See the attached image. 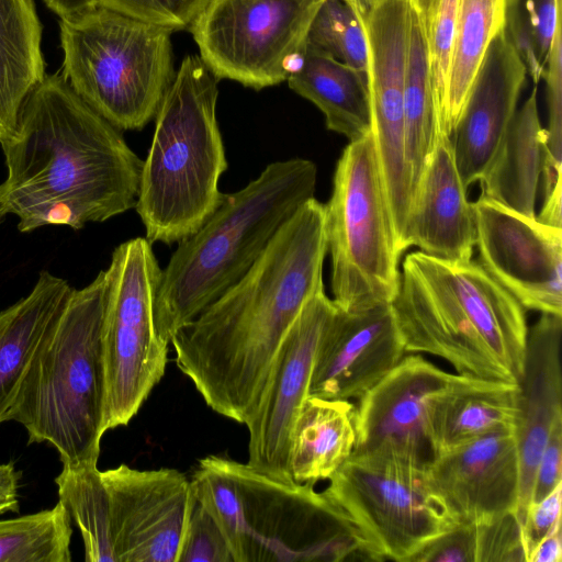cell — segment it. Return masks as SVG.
<instances>
[{"instance_id":"8d00e7d4","label":"cell","mask_w":562,"mask_h":562,"mask_svg":"<svg viewBox=\"0 0 562 562\" xmlns=\"http://www.w3.org/2000/svg\"><path fill=\"white\" fill-rule=\"evenodd\" d=\"M209 0H101L100 5L169 30L189 29Z\"/></svg>"},{"instance_id":"7a4b0ae2","label":"cell","mask_w":562,"mask_h":562,"mask_svg":"<svg viewBox=\"0 0 562 562\" xmlns=\"http://www.w3.org/2000/svg\"><path fill=\"white\" fill-rule=\"evenodd\" d=\"M1 147L4 199L20 232L80 229L135 207L143 160L58 74L33 90Z\"/></svg>"},{"instance_id":"ffe728a7","label":"cell","mask_w":562,"mask_h":562,"mask_svg":"<svg viewBox=\"0 0 562 562\" xmlns=\"http://www.w3.org/2000/svg\"><path fill=\"white\" fill-rule=\"evenodd\" d=\"M526 67L503 29L491 42L451 133L456 164L468 188L480 182L516 113Z\"/></svg>"},{"instance_id":"30bf717a","label":"cell","mask_w":562,"mask_h":562,"mask_svg":"<svg viewBox=\"0 0 562 562\" xmlns=\"http://www.w3.org/2000/svg\"><path fill=\"white\" fill-rule=\"evenodd\" d=\"M426 462L385 452H352L324 494L352 527L367 559L412 562L454 525L429 493Z\"/></svg>"},{"instance_id":"ab89813d","label":"cell","mask_w":562,"mask_h":562,"mask_svg":"<svg viewBox=\"0 0 562 562\" xmlns=\"http://www.w3.org/2000/svg\"><path fill=\"white\" fill-rule=\"evenodd\" d=\"M19 480L13 463H0V515L19 512Z\"/></svg>"},{"instance_id":"f35d334b","label":"cell","mask_w":562,"mask_h":562,"mask_svg":"<svg viewBox=\"0 0 562 562\" xmlns=\"http://www.w3.org/2000/svg\"><path fill=\"white\" fill-rule=\"evenodd\" d=\"M560 483H562V417L552 425L540 454L530 503L542 499Z\"/></svg>"},{"instance_id":"4dcf8cb0","label":"cell","mask_w":562,"mask_h":562,"mask_svg":"<svg viewBox=\"0 0 562 562\" xmlns=\"http://www.w3.org/2000/svg\"><path fill=\"white\" fill-rule=\"evenodd\" d=\"M97 465H63L55 483L59 501L80 530L85 560L115 562L110 502Z\"/></svg>"},{"instance_id":"e575fe53","label":"cell","mask_w":562,"mask_h":562,"mask_svg":"<svg viewBox=\"0 0 562 562\" xmlns=\"http://www.w3.org/2000/svg\"><path fill=\"white\" fill-rule=\"evenodd\" d=\"M407 1L418 21L425 42L439 123L447 128L445 102L459 0Z\"/></svg>"},{"instance_id":"5b68a950","label":"cell","mask_w":562,"mask_h":562,"mask_svg":"<svg viewBox=\"0 0 562 562\" xmlns=\"http://www.w3.org/2000/svg\"><path fill=\"white\" fill-rule=\"evenodd\" d=\"M234 562L344 561L364 555L336 505L313 484L281 481L247 463L207 456L190 479Z\"/></svg>"},{"instance_id":"484cf974","label":"cell","mask_w":562,"mask_h":562,"mask_svg":"<svg viewBox=\"0 0 562 562\" xmlns=\"http://www.w3.org/2000/svg\"><path fill=\"white\" fill-rule=\"evenodd\" d=\"M41 40L33 0H0V145L14 136L27 98L45 77Z\"/></svg>"},{"instance_id":"4316f807","label":"cell","mask_w":562,"mask_h":562,"mask_svg":"<svg viewBox=\"0 0 562 562\" xmlns=\"http://www.w3.org/2000/svg\"><path fill=\"white\" fill-rule=\"evenodd\" d=\"M546 137L535 88L516 110L493 161L481 179V195L536 216V193L542 172Z\"/></svg>"},{"instance_id":"74e56055","label":"cell","mask_w":562,"mask_h":562,"mask_svg":"<svg viewBox=\"0 0 562 562\" xmlns=\"http://www.w3.org/2000/svg\"><path fill=\"white\" fill-rule=\"evenodd\" d=\"M562 483L542 499L530 503L521 525V541L526 562L538 542L562 525Z\"/></svg>"},{"instance_id":"44dd1931","label":"cell","mask_w":562,"mask_h":562,"mask_svg":"<svg viewBox=\"0 0 562 562\" xmlns=\"http://www.w3.org/2000/svg\"><path fill=\"white\" fill-rule=\"evenodd\" d=\"M458 170L451 135L438 125L407 223L405 247L447 261L472 260L476 231L472 202Z\"/></svg>"},{"instance_id":"7402d4cb","label":"cell","mask_w":562,"mask_h":562,"mask_svg":"<svg viewBox=\"0 0 562 562\" xmlns=\"http://www.w3.org/2000/svg\"><path fill=\"white\" fill-rule=\"evenodd\" d=\"M562 316L541 314L528 327L524 371L519 384L516 437L519 493L516 517L524 522L531 501L536 468L554 422L562 417Z\"/></svg>"},{"instance_id":"7c38bea8","label":"cell","mask_w":562,"mask_h":562,"mask_svg":"<svg viewBox=\"0 0 562 562\" xmlns=\"http://www.w3.org/2000/svg\"><path fill=\"white\" fill-rule=\"evenodd\" d=\"M324 0H209L189 27L217 78L256 90L286 80Z\"/></svg>"},{"instance_id":"836d02e7","label":"cell","mask_w":562,"mask_h":562,"mask_svg":"<svg viewBox=\"0 0 562 562\" xmlns=\"http://www.w3.org/2000/svg\"><path fill=\"white\" fill-rule=\"evenodd\" d=\"M304 47L369 75V46L360 13L346 0H324Z\"/></svg>"},{"instance_id":"8fae6325","label":"cell","mask_w":562,"mask_h":562,"mask_svg":"<svg viewBox=\"0 0 562 562\" xmlns=\"http://www.w3.org/2000/svg\"><path fill=\"white\" fill-rule=\"evenodd\" d=\"M102 326L104 432L127 425L165 374L169 342L157 333L154 303L161 269L151 243L119 245L105 270Z\"/></svg>"},{"instance_id":"9c48e42d","label":"cell","mask_w":562,"mask_h":562,"mask_svg":"<svg viewBox=\"0 0 562 562\" xmlns=\"http://www.w3.org/2000/svg\"><path fill=\"white\" fill-rule=\"evenodd\" d=\"M324 213L337 307L359 312L391 304L401 254L372 133L342 150Z\"/></svg>"},{"instance_id":"60d3db41","label":"cell","mask_w":562,"mask_h":562,"mask_svg":"<svg viewBox=\"0 0 562 562\" xmlns=\"http://www.w3.org/2000/svg\"><path fill=\"white\" fill-rule=\"evenodd\" d=\"M561 560L562 525L538 542L527 562H561Z\"/></svg>"},{"instance_id":"ba28073f","label":"cell","mask_w":562,"mask_h":562,"mask_svg":"<svg viewBox=\"0 0 562 562\" xmlns=\"http://www.w3.org/2000/svg\"><path fill=\"white\" fill-rule=\"evenodd\" d=\"M63 78L120 131L157 114L173 74L172 31L99 5L59 21Z\"/></svg>"},{"instance_id":"3957f363","label":"cell","mask_w":562,"mask_h":562,"mask_svg":"<svg viewBox=\"0 0 562 562\" xmlns=\"http://www.w3.org/2000/svg\"><path fill=\"white\" fill-rule=\"evenodd\" d=\"M391 306L406 352L439 357L460 375L520 382L525 308L477 261L408 254Z\"/></svg>"},{"instance_id":"ac0fdd59","label":"cell","mask_w":562,"mask_h":562,"mask_svg":"<svg viewBox=\"0 0 562 562\" xmlns=\"http://www.w3.org/2000/svg\"><path fill=\"white\" fill-rule=\"evenodd\" d=\"M449 373L420 353L402 360L355 405L356 446L352 452H385L427 462L432 398L450 382Z\"/></svg>"},{"instance_id":"603a6c76","label":"cell","mask_w":562,"mask_h":562,"mask_svg":"<svg viewBox=\"0 0 562 562\" xmlns=\"http://www.w3.org/2000/svg\"><path fill=\"white\" fill-rule=\"evenodd\" d=\"M519 384L453 374L427 417L431 457L507 426H516Z\"/></svg>"},{"instance_id":"d6986e66","label":"cell","mask_w":562,"mask_h":562,"mask_svg":"<svg viewBox=\"0 0 562 562\" xmlns=\"http://www.w3.org/2000/svg\"><path fill=\"white\" fill-rule=\"evenodd\" d=\"M405 353L391 304L359 312L337 307L317 349L308 396L358 400Z\"/></svg>"},{"instance_id":"b9f144b4","label":"cell","mask_w":562,"mask_h":562,"mask_svg":"<svg viewBox=\"0 0 562 562\" xmlns=\"http://www.w3.org/2000/svg\"><path fill=\"white\" fill-rule=\"evenodd\" d=\"M561 200L562 184L558 186L544 198L543 205L537 218L547 225L562 228Z\"/></svg>"},{"instance_id":"52a82bcc","label":"cell","mask_w":562,"mask_h":562,"mask_svg":"<svg viewBox=\"0 0 562 562\" xmlns=\"http://www.w3.org/2000/svg\"><path fill=\"white\" fill-rule=\"evenodd\" d=\"M217 78L188 55L165 93L135 204L146 238L173 244L193 234L224 199L227 169L216 120Z\"/></svg>"},{"instance_id":"83f0119b","label":"cell","mask_w":562,"mask_h":562,"mask_svg":"<svg viewBox=\"0 0 562 562\" xmlns=\"http://www.w3.org/2000/svg\"><path fill=\"white\" fill-rule=\"evenodd\" d=\"M355 404L307 396L292 428L289 471L296 483L315 485L330 476L356 446Z\"/></svg>"},{"instance_id":"8992f818","label":"cell","mask_w":562,"mask_h":562,"mask_svg":"<svg viewBox=\"0 0 562 562\" xmlns=\"http://www.w3.org/2000/svg\"><path fill=\"white\" fill-rule=\"evenodd\" d=\"M106 289L102 270L71 291L40 341L7 416L24 427L29 443L52 445L63 465L98 463L100 456Z\"/></svg>"},{"instance_id":"2e32d148","label":"cell","mask_w":562,"mask_h":562,"mask_svg":"<svg viewBox=\"0 0 562 562\" xmlns=\"http://www.w3.org/2000/svg\"><path fill=\"white\" fill-rule=\"evenodd\" d=\"M106 488L115 562H177L194 503L190 479L177 469L101 471Z\"/></svg>"},{"instance_id":"f1b7e54d","label":"cell","mask_w":562,"mask_h":562,"mask_svg":"<svg viewBox=\"0 0 562 562\" xmlns=\"http://www.w3.org/2000/svg\"><path fill=\"white\" fill-rule=\"evenodd\" d=\"M438 125L439 113L425 42L418 21L409 8L404 86V137L405 161L413 200L431 155Z\"/></svg>"},{"instance_id":"277c9868","label":"cell","mask_w":562,"mask_h":562,"mask_svg":"<svg viewBox=\"0 0 562 562\" xmlns=\"http://www.w3.org/2000/svg\"><path fill=\"white\" fill-rule=\"evenodd\" d=\"M316 165L304 158L269 164L243 189L224 195L210 217L181 239L161 270L154 303L161 339L171 338L254 266L282 225L314 198Z\"/></svg>"},{"instance_id":"7bdbcfd3","label":"cell","mask_w":562,"mask_h":562,"mask_svg":"<svg viewBox=\"0 0 562 562\" xmlns=\"http://www.w3.org/2000/svg\"><path fill=\"white\" fill-rule=\"evenodd\" d=\"M45 4L60 19L92 10L101 0H44Z\"/></svg>"},{"instance_id":"d590c367","label":"cell","mask_w":562,"mask_h":562,"mask_svg":"<svg viewBox=\"0 0 562 562\" xmlns=\"http://www.w3.org/2000/svg\"><path fill=\"white\" fill-rule=\"evenodd\" d=\"M177 562H234L220 526L195 497L187 520Z\"/></svg>"},{"instance_id":"1f68e13d","label":"cell","mask_w":562,"mask_h":562,"mask_svg":"<svg viewBox=\"0 0 562 562\" xmlns=\"http://www.w3.org/2000/svg\"><path fill=\"white\" fill-rule=\"evenodd\" d=\"M63 502L49 509L0 520V562H69L72 528Z\"/></svg>"},{"instance_id":"5bb4252c","label":"cell","mask_w":562,"mask_h":562,"mask_svg":"<svg viewBox=\"0 0 562 562\" xmlns=\"http://www.w3.org/2000/svg\"><path fill=\"white\" fill-rule=\"evenodd\" d=\"M336 310L324 286L306 302L285 335L260 397L245 422L249 432L246 463L262 474L293 481L289 471L291 432L308 396L319 342Z\"/></svg>"},{"instance_id":"d6a6232c","label":"cell","mask_w":562,"mask_h":562,"mask_svg":"<svg viewBox=\"0 0 562 562\" xmlns=\"http://www.w3.org/2000/svg\"><path fill=\"white\" fill-rule=\"evenodd\" d=\"M560 0H505V32L537 85L559 35Z\"/></svg>"},{"instance_id":"4fadbf2b","label":"cell","mask_w":562,"mask_h":562,"mask_svg":"<svg viewBox=\"0 0 562 562\" xmlns=\"http://www.w3.org/2000/svg\"><path fill=\"white\" fill-rule=\"evenodd\" d=\"M363 22L369 46L372 134L402 255L406 250L405 237L413 201L404 137L408 1L383 0Z\"/></svg>"},{"instance_id":"9a60e30c","label":"cell","mask_w":562,"mask_h":562,"mask_svg":"<svg viewBox=\"0 0 562 562\" xmlns=\"http://www.w3.org/2000/svg\"><path fill=\"white\" fill-rule=\"evenodd\" d=\"M472 205L482 268L525 310L562 316V228L481 194Z\"/></svg>"},{"instance_id":"f6af8a7d","label":"cell","mask_w":562,"mask_h":562,"mask_svg":"<svg viewBox=\"0 0 562 562\" xmlns=\"http://www.w3.org/2000/svg\"><path fill=\"white\" fill-rule=\"evenodd\" d=\"M9 214L8 205L4 199L3 186L0 184V223Z\"/></svg>"},{"instance_id":"e0dca14e","label":"cell","mask_w":562,"mask_h":562,"mask_svg":"<svg viewBox=\"0 0 562 562\" xmlns=\"http://www.w3.org/2000/svg\"><path fill=\"white\" fill-rule=\"evenodd\" d=\"M424 477L429 493L454 527L516 515V426L499 428L432 456L425 463Z\"/></svg>"},{"instance_id":"6da1fadb","label":"cell","mask_w":562,"mask_h":562,"mask_svg":"<svg viewBox=\"0 0 562 562\" xmlns=\"http://www.w3.org/2000/svg\"><path fill=\"white\" fill-rule=\"evenodd\" d=\"M326 254L324 204L312 198L244 277L171 338L177 367L214 412L245 424L285 335L324 286Z\"/></svg>"},{"instance_id":"d4e9b609","label":"cell","mask_w":562,"mask_h":562,"mask_svg":"<svg viewBox=\"0 0 562 562\" xmlns=\"http://www.w3.org/2000/svg\"><path fill=\"white\" fill-rule=\"evenodd\" d=\"M74 289L42 271L32 291L0 312V424L7 422L35 350Z\"/></svg>"},{"instance_id":"ee69618b","label":"cell","mask_w":562,"mask_h":562,"mask_svg":"<svg viewBox=\"0 0 562 562\" xmlns=\"http://www.w3.org/2000/svg\"><path fill=\"white\" fill-rule=\"evenodd\" d=\"M348 1L364 19L368 13L383 0H346Z\"/></svg>"},{"instance_id":"f546056e","label":"cell","mask_w":562,"mask_h":562,"mask_svg":"<svg viewBox=\"0 0 562 562\" xmlns=\"http://www.w3.org/2000/svg\"><path fill=\"white\" fill-rule=\"evenodd\" d=\"M505 27V0H459L445 116L451 135L493 38Z\"/></svg>"},{"instance_id":"cb8c5ba5","label":"cell","mask_w":562,"mask_h":562,"mask_svg":"<svg viewBox=\"0 0 562 562\" xmlns=\"http://www.w3.org/2000/svg\"><path fill=\"white\" fill-rule=\"evenodd\" d=\"M286 80L321 110L329 131L349 142L372 133L369 75L303 47Z\"/></svg>"}]
</instances>
